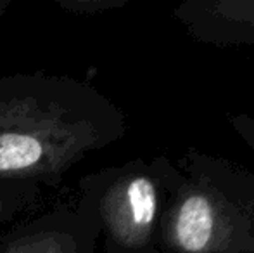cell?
I'll use <instances>...</instances> for the list:
<instances>
[{
    "label": "cell",
    "instance_id": "obj_4",
    "mask_svg": "<svg viewBox=\"0 0 254 253\" xmlns=\"http://www.w3.org/2000/svg\"><path fill=\"white\" fill-rule=\"evenodd\" d=\"M221 217L214 201L204 192L178 196L164 226L166 243L177 252L207 253L220 245Z\"/></svg>",
    "mask_w": 254,
    "mask_h": 253
},
{
    "label": "cell",
    "instance_id": "obj_6",
    "mask_svg": "<svg viewBox=\"0 0 254 253\" xmlns=\"http://www.w3.org/2000/svg\"><path fill=\"white\" fill-rule=\"evenodd\" d=\"M56 5L73 14H97L116 5V2L109 0H54Z\"/></svg>",
    "mask_w": 254,
    "mask_h": 253
},
{
    "label": "cell",
    "instance_id": "obj_2",
    "mask_svg": "<svg viewBox=\"0 0 254 253\" xmlns=\"http://www.w3.org/2000/svg\"><path fill=\"white\" fill-rule=\"evenodd\" d=\"M76 206L94 217L107 253H152L159 213L156 177L142 165L107 169L78 182Z\"/></svg>",
    "mask_w": 254,
    "mask_h": 253
},
{
    "label": "cell",
    "instance_id": "obj_7",
    "mask_svg": "<svg viewBox=\"0 0 254 253\" xmlns=\"http://www.w3.org/2000/svg\"><path fill=\"white\" fill-rule=\"evenodd\" d=\"M10 3H12V0H0V17L5 14V10L10 7Z\"/></svg>",
    "mask_w": 254,
    "mask_h": 253
},
{
    "label": "cell",
    "instance_id": "obj_5",
    "mask_svg": "<svg viewBox=\"0 0 254 253\" xmlns=\"http://www.w3.org/2000/svg\"><path fill=\"white\" fill-rule=\"evenodd\" d=\"M42 201L44 192L37 184L0 180V226L35 212Z\"/></svg>",
    "mask_w": 254,
    "mask_h": 253
},
{
    "label": "cell",
    "instance_id": "obj_3",
    "mask_svg": "<svg viewBox=\"0 0 254 253\" xmlns=\"http://www.w3.org/2000/svg\"><path fill=\"white\" fill-rule=\"evenodd\" d=\"M99 236L90 213L61 205L14 226L0 240V253H95Z\"/></svg>",
    "mask_w": 254,
    "mask_h": 253
},
{
    "label": "cell",
    "instance_id": "obj_1",
    "mask_svg": "<svg viewBox=\"0 0 254 253\" xmlns=\"http://www.w3.org/2000/svg\"><path fill=\"white\" fill-rule=\"evenodd\" d=\"M123 130L121 113L87 82L44 71L0 77V180L57 187Z\"/></svg>",
    "mask_w": 254,
    "mask_h": 253
}]
</instances>
